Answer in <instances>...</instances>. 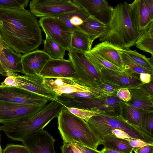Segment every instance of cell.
Returning <instances> with one entry per match:
<instances>
[{"instance_id":"obj_1","label":"cell","mask_w":153,"mask_h":153,"mask_svg":"<svg viewBox=\"0 0 153 153\" xmlns=\"http://www.w3.org/2000/svg\"><path fill=\"white\" fill-rule=\"evenodd\" d=\"M0 35L9 47L24 54L37 49L43 41L36 17L25 8H0Z\"/></svg>"},{"instance_id":"obj_2","label":"cell","mask_w":153,"mask_h":153,"mask_svg":"<svg viewBox=\"0 0 153 153\" xmlns=\"http://www.w3.org/2000/svg\"><path fill=\"white\" fill-rule=\"evenodd\" d=\"M64 107L56 100L52 101L36 113L3 122L0 130L11 140L21 141L25 137L43 129L53 119L58 117Z\"/></svg>"},{"instance_id":"obj_3","label":"cell","mask_w":153,"mask_h":153,"mask_svg":"<svg viewBox=\"0 0 153 153\" xmlns=\"http://www.w3.org/2000/svg\"><path fill=\"white\" fill-rule=\"evenodd\" d=\"M104 33L99 38L120 50L129 49L135 45L140 34L134 29L131 19L128 4L126 1L117 4L114 8Z\"/></svg>"},{"instance_id":"obj_4","label":"cell","mask_w":153,"mask_h":153,"mask_svg":"<svg viewBox=\"0 0 153 153\" xmlns=\"http://www.w3.org/2000/svg\"><path fill=\"white\" fill-rule=\"evenodd\" d=\"M58 119V128L63 144L77 143L94 150L102 140L87 123L70 112L64 106Z\"/></svg>"},{"instance_id":"obj_5","label":"cell","mask_w":153,"mask_h":153,"mask_svg":"<svg viewBox=\"0 0 153 153\" xmlns=\"http://www.w3.org/2000/svg\"><path fill=\"white\" fill-rule=\"evenodd\" d=\"M90 127L102 140L113 129L122 130L132 138L153 143V136L142 127L130 123L121 115L110 116L98 114L87 122Z\"/></svg>"},{"instance_id":"obj_6","label":"cell","mask_w":153,"mask_h":153,"mask_svg":"<svg viewBox=\"0 0 153 153\" xmlns=\"http://www.w3.org/2000/svg\"><path fill=\"white\" fill-rule=\"evenodd\" d=\"M56 100L65 107L85 109L98 114L114 116L121 115L125 102L116 94L92 98H70L59 95Z\"/></svg>"},{"instance_id":"obj_7","label":"cell","mask_w":153,"mask_h":153,"mask_svg":"<svg viewBox=\"0 0 153 153\" xmlns=\"http://www.w3.org/2000/svg\"><path fill=\"white\" fill-rule=\"evenodd\" d=\"M68 51L69 59L79 76L77 83L88 87L97 88L102 82L100 73L85 57V53L72 49Z\"/></svg>"},{"instance_id":"obj_8","label":"cell","mask_w":153,"mask_h":153,"mask_svg":"<svg viewBox=\"0 0 153 153\" xmlns=\"http://www.w3.org/2000/svg\"><path fill=\"white\" fill-rule=\"evenodd\" d=\"M29 7L31 13L40 18L56 17L80 8L70 0H32Z\"/></svg>"},{"instance_id":"obj_9","label":"cell","mask_w":153,"mask_h":153,"mask_svg":"<svg viewBox=\"0 0 153 153\" xmlns=\"http://www.w3.org/2000/svg\"><path fill=\"white\" fill-rule=\"evenodd\" d=\"M40 26L48 37L66 51L71 49L72 32L55 17L41 18Z\"/></svg>"},{"instance_id":"obj_10","label":"cell","mask_w":153,"mask_h":153,"mask_svg":"<svg viewBox=\"0 0 153 153\" xmlns=\"http://www.w3.org/2000/svg\"><path fill=\"white\" fill-rule=\"evenodd\" d=\"M0 101L39 106L45 105L48 101L38 94L19 87L0 86Z\"/></svg>"},{"instance_id":"obj_11","label":"cell","mask_w":153,"mask_h":153,"mask_svg":"<svg viewBox=\"0 0 153 153\" xmlns=\"http://www.w3.org/2000/svg\"><path fill=\"white\" fill-rule=\"evenodd\" d=\"M17 87L38 94L48 101L56 100L58 95L49 89L44 82V78L39 74L20 75L15 73Z\"/></svg>"},{"instance_id":"obj_12","label":"cell","mask_w":153,"mask_h":153,"mask_svg":"<svg viewBox=\"0 0 153 153\" xmlns=\"http://www.w3.org/2000/svg\"><path fill=\"white\" fill-rule=\"evenodd\" d=\"M39 75L45 79L72 78L76 82L79 78L73 64L69 59H51L45 65Z\"/></svg>"},{"instance_id":"obj_13","label":"cell","mask_w":153,"mask_h":153,"mask_svg":"<svg viewBox=\"0 0 153 153\" xmlns=\"http://www.w3.org/2000/svg\"><path fill=\"white\" fill-rule=\"evenodd\" d=\"M100 73L102 82L119 89L138 88L143 84L140 78L129 74L125 70L119 71L102 68Z\"/></svg>"},{"instance_id":"obj_14","label":"cell","mask_w":153,"mask_h":153,"mask_svg":"<svg viewBox=\"0 0 153 153\" xmlns=\"http://www.w3.org/2000/svg\"><path fill=\"white\" fill-rule=\"evenodd\" d=\"M129 12L133 26L140 35L153 22L146 0H135L128 4Z\"/></svg>"},{"instance_id":"obj_15","label":"cell","mask_w":153,"mask_h":153,"mask_svg":"<svg viewBox=\"0 0 153 153\" xmlns=\"http://www.w3.org/2000/svg\"><path fill=\"white\" fill-rule=\"evenodd\" d=\"M55 141L48 132L42 129L25 137L21 141L30 153H55Z\"/></svg>"},{"instance_id":"obj_16","label":"cell","mask_w":153,"mask_h":153,"mask_svg":"<svg viewBox=\"0 0 153 153\" xmlns=\"http://www.w3.org/2000/svg\"><path fill=\"white\" fill-rule=\"evenodd\" d=\"M45 106L21 104L0 101V123H2L33 114L42 109Z\"/></svg>"},{"instance_id":"obj_17","label":"cell","mask_w":153,"mask_h":153,"mask_svg":"<svg viewBox=\"0 0 153 153\" xmlns=\"http://www.w3.org/2000/svg\"><path fill=\"white\" fill-rule=\"evenodd\" d=\"M79 6L84 9L90 16L106 25L111 18L114 8L105 0H73Z\"/></svg>"},{"instance_id":"obj_18","label":"cell","mask_w":153,"mask_h":153,"mask_svg":"<svg viewBox=\"0 0 153 153\" xmlns=\"http://www.w3.org/2000/svg\"><path fill=\"white\" fill-rule=\"evenodd\" d=\"M22 56L15 52L4 42L0 53V75L7 77L9 72L23 74Z\"/></svg>"},{"instance_id":"obj_19","label":"cell","mask_w":153,"mask_h":153,"mask_svg":"<svg viewBox=\"0 0 153 153\" xmlns=\"http://www.w3.org/2000/svg\"><path fill=\"white\" fill-rule=\"evenodd\" d=\"M51 59L50 56L43 50H37L24 54L22 61L23 74H39L45 65Z\"/></svg>"},{"instance_id":"obj_20","label":"cell","mask_w":153,"mask_h":153,"mask_svg":"<svg viewBox=\"0 0 153 153\" xmlns=\"http://www.w3.org/2000/svg\"><path fill=\"white\" fill-rule=\"evenodd\" d=\"M114 66L124 70L120 55V50L105 42L95 45L90 50Z\"/></svg>"},{"instance_id":"obj_21","label":"cell","mask_w":153,"mask_h":153,"mask_svg":"<svg viewBox=\"0 0 153 153\" xmlns=\"http://www.w3.org/2000/svg\"><path fill=\"white\" fill-rule=\"evenodd\" d=\"M131 98L127 103L146 114L153 113V97L143 92L139 88L128 89Z\"/></svg>"},{"instance_id":"obj_22","label":"cell","mask_w":153,"mask_h":153,"mask_svg":"<svg viewBox=\"0 0 153 153\" xmlns=\"http://www.w3.org/2000/svg\"><path fill=\"white\" fill-rule=\"evenodd\" d=\"M79 7L77 10L54 17L73 32L90 16L84 9Z\"/></svg>"},{"instance_id":"obj_23","label":"cell","mask_w":153,"mask_h":153,"mask_svg":"<svg viewBox=\"0 0 153 153\" xmlns=\"http://www.w3.org/2000/svg\"><path fill=\"white\" fill-rule=\"evenodd\" d=\"M106 25L93 16H90L78 27V29L83 32L93 43L96 39L100 38L104 33Z\"/></svg>"},{"instance_id":"obj_24","label":"cell","mask_w":153,"mask_h":153,"mask_svg":"<svg viewBox=\"0 0 153 153\" xmlns=\"http://www.w3.org/2000/svg\"><path fill=\"white\" fill-rule=\"evenodd\" d=\"M102 140V145L104 147L124 153H132L134 149L129 145L126 140L117 137L113 135H105Z\"/></svg>"},{"instance_id":"obj_25","label":"cell","mask_w":153,"mask_h":153,"mask_svg":"<svg viewBox=\"0 0 153 153\" xmlns=\"http://www.w3.org/2000/svg\"><path fill=\"white\" fill-rule=\"evenodd\" d=\"M92 43L87 35L81 30L77 29L72 32L71 49L85 53L91 50Z\"/></svg>"},{"instance_id":"obj_26","label":"cell","mask_w":153,"mask_h":153,"mask_svg":"<svg viewBox=\"0 0 153 153\" xmlns=\"http://www.w3.org/2000/svg\"><path fill=\"white\" fill-rule=\"evenodd\" d=\"M120 55L124 70L129 74L140 78L142 73H147L153 76V71L149 70L140 65L120 50Z\"/></svg>"},{"instance_id":"obj_27","label":"cell","mask_w":153,"mask_h":153,"mask_svg":"<svg viewBox=\"0 0 153 153\" xmlns=\"http://www.w3.org/2000/svg\"><path fill=\"white\" fill-rule=\"evenodd\" d=\"M144 114L138 109L124 102L121 115L131 124L142 127V120Z\"/></svg>"},{"instance_id":"obj_28","label":"cell","mask_w":153,"mask_h":153,"mask_svg":"<svg viewBox=\"0 0 153 153\" xmlns=\"http://www.w3.org/2000/svg\"><path fill=\"white\" fill-rule=\"evenodd\" d=\"M135 45L139 49L153 56V22L149 29L138 38Z\"/></svg>"},{"instance_id":"obj_29","label":"cell","mask_w":153,"mask_h":153,"mask_svg":"<svg viewBox=\"0 0 153 153\" xmlns=\"http://www.w3.org/2000/svg\"><path fill=\"white\" fill-rule=\"evenodd\" d=\"M44 44L42 50L47 54L51 59H64L66 51L65 48L47 37L44 41Z\"/></svg>"},{"instance_id":"obj_30","label":"cell","mask_w":153,"mask_h":153,"mask_svg":"<svg viewBox=\"0 0 153 153\" xmlns=\"http://www.w3.org/2000/svg\"><path fill=\"white\" fill-rule=\"evenodd\" d=\"M84 55L96 71L99 72H100L102 68L114 70L123 71L91 51L85 53Z\"/></svg>"},{"instance_id":"obj_31","label":"cell","mask_w":153,"mask_h":153,"mask_svg":"<svg viewBox=\"0 0 153 153\" xmlns=\"http://www.w3.org/2000/svg\"><path fill=\"white\" fill-rule=\"evenodd\" d=\"M137 63L149 70L153 71V56L148 58L138 53L136 50L132 51L129 48L121 50Z\"/></svg>"},{"instance_id":"obj_32","label":"cell","mask_w":153,"mask_h":153,"mask_svg":"<svg viewBox=\"0 0 153 153\" xmlns=\"http://www.w3.org/2000/svg\"><path fill=\"white\" fill-rule=\"evenodd\" d=\"M44 82L46 85L52 91L57 87L79 84L73 79L70 78L44 79Z\"/></svg>"},{"instance_id":"obj_33","label":"cell","mask_w":153,"mask_h":153,"mask_svg":"<svg viewBox=\"0 0 153 153\" xmlns=\"http://www.w3.org/2000/svg\"><path fill=\"white\" fill-rule=\"evenodd\" d=\"M29 0H0V8L12 9L25 8Z\"/></svg>"},{"instance_id":"obj_34","label":"cell","mask_w":153,"mask_h":153,"mask_svg":"<svg viewBox=\"0 0 153 153\" xmlns=\"http://www.w3.org/2000/svg\"><path fill=\"white\" fill-rule=\"evenodd\" d=\"M65 108L70 112L83 119L86 122L93 116L98 114L97 113L85 109L75 108Z\"/></svg>"},{"instance_id":"obj_35","label":"cell","mask_w":153,"mask_h":153,"mask_svg":"<svg viewBox=\"0 0 153 153\" xmlns=\"http://www.w3.org/2000/svg\"><path fill=\"white\" fill-rule=\"evenodd\" d=\"M142 127L153 136V113L144 114L142 120Z\"/></svg>"},{"instance_id":"obj_36","label":"cell","mask_w":153,"mask_h":153,"mask_svg":"<svg viewBox=\"0 0 153 153\" xmlns=\"http://www.w3.org/2000/svg\"><path fill=\"white\" fill-rule=\"evenodd\" d=\"M2 153H30L28 148L24 145L10 144L2 151Z\"/></svg>"},{"instance_id":"obj_37","label":"cell","mask_w":153,"mask_h":153,"mask_svg":"<svg viewBox=\"0 0 153 153\" xmlns=\"http://www.w3.org/2000/svg\"><path fill=\"white\" fill-rule=\"evenodd\" d=\"M60 95L70 98H92L102 96L90 92L82 91L62 94Z\"/></svg>"},{"instance_id":"obj_38","label":"cell","mask_w":153,"mask_h":153,"mask_svg":"<svg viewBox=\"0 0 153 153\" xmlns=\"http://www.w3.org/2000/svg\"><path fill=\"white\" fill-rule=\"evenodd\" d=\"M111 96L116 94L119 89L110 84L102 82L98 85V87Z\"/></svg>"},{"instance_id":"obj_39","label":"cell","mask_w":153,"mask_h":153,"mask_svg":"<svg viewBox=\"0 0 153 153\" xmlns=\"http://www.w3.org/2000/svg\"><path fill=\"white\" fill-rule=\"evenodd\" d=\"M117 96L123 101L126 102L131 99V94L128 89L126 88L119 89L117 92Z\"/></svg>"},{"instance_id":"obj_40","label":"cell","mask_w":153,"mask_h":153,"mask_svg":"<svg viewBox=\"0 0 153 153\" xmlns=\"http://www.w3.org/2000/svg\"><path fill=\"white\" fill-rule=\"evenodd\" d=\"M132 147L135 148L140 147L146 145H153L152 143H147L142 140L136 139H125Z\"/></svg>"},{"instance_id":"obj_41","label":"cell","mask_w":153,"mask_h":153,"mask_svg":"<svg viewBox=\"0 0 153 153\" xmlns=\"http://www.w3.org/2000/svg\"><path fill=\"white\" fill-rule=\"evenodd\" d=\"M139 88L149 96L153 97V80L148 83H143Z\"/></svg>"},{"instance_id":"obj_42","label":"cell","mask_w":153,"mask_h":153,"mask_svg":"<svg viewBox=\"0 0 153 153\" xmlns=\"http://www.w3.org/2000/svg\"><path fill=\"white\" fill-rule=\"evenodd\" d=\"M7 76L4 80L1 83L0 86L1 87H17V84L14 76Z\"/></svg>"},{"instance_id":"obj_43","label":"cell","mask_w":153,"mask_h":153,"mask_svg":"<svg viewBox=\"0 0 153 153\" xmlns=\"http://www.w3.org/2000/svg\"><path fill=\"white\" fill-rule=\"evenodd\" d=\"M109 134L113 135L117 137L123 139L132 138L126 132L119 129L111 130Z\"/></svg>"},{"instance_id":"obj_44","label":"cell","mask_w":153,"mask_h":153,"mask_svg":"<svg viewBox=\"0 0 153 153\" xmlns=\"http://www.w3.org/2000/svg\"><path fill=\"white\" fill-rule=\"evenodd\" d=\"M74 143L76 146L81 151L82 153H102L101 151L93 149L77 143Z\"/></svg>"},{"instance_id":"obj_45","label":"cell","mask_w":153,"mask_h":153,"mask_svg":"<svg viewBox=\"0 0 153 153\" xmlns=\"http://www.w3.org/2000/svg\"><path fill=\"white\" fill-rule=\"evenodd\" d=\"M133 151L135 153H153V145H146L135 148Z\"/></svg>"},{"instance_id":"obj_46","label":"cell","mask_w":153,"mask_h":153,"mask_svg":"<svg viewBox=\"0 0 153 153\" xmlns=\"http://www.w3.org/2000/svg\"><path fill=\"white\" fill-rule=\"evenodd\" d=\"M139 77L140 80L143 84L148 83L153 80V76L148 73H141Z\"/></svg>"},{"instance_id":"obj_47","label":"cell","mask_w":153,"mask_h":153,"mask_svg":"<svg viewBox=\"0 0 153 153\" xmlns=\"http://www.w3.org/2000/svg\"><path fill=\"white\" fill-rule=\"evenodd\" d=\"M62 153H74L71 143L63 144L61 147Z\"/></svg>"},{"instance_id":"obj_48","label":"cell","mask_w":153,"mask_h":153,"mask_svg":"<svg viewBox=\"0 0 153 153\" xmlns=\"http://www.w3.org/2000/svg\"><path fill=\"white\" fill-rule=\"evenodd\" d=\"M151 17L153 19V0H146Z\"/></svg>"},{"instance_id":"obj_49","label":"cell","mask_w":153,"mask_h":153,"mask_svg":"<svg viewBox=\"0 0 153 153\" xmlns=\"http://www.w3.org/2000/svg\"><path fill=\"white\" fill-rule=\"evenodd\" d=\"M101 151L102 153H124L118 151L105 147H104Z\"/></svg>"},{"instance_id":"obj_50","label":"cell","mask_w":153,"mask_h":153,"mask_svg":"<svg viewBox=\"0 0 153 153\" xmlns=\"http://www.w3.org/2000/svg\"><path fill=\"white\" fill-rule=\"evenodd\" d=\"M70 143L71 145L72 149L74 153H82L81 151L76 146L74 143Z\"/></svg>"},{"instance_id":"obj_51","label":"cell","mask_w":153,"mask_h":153,"mask_svg":"<svg viewBox=\"0 0 153 153\" xmlns=\"http://www.w3.org/2000/svg\"><path fill=\"white\" fill-rule=\"evenodd\" d=\"M4 42H3V41L2 40V39L0 40V53L1 51V49L2 48V47L3 44Z\"/></svg>"},{"instance_id":"obj_52","label":"cell","mask_w":153,"mask_h":153,"mask_svg":"<svg viewBox=\"0 0 153 153\" xmlns=\"http://www.w3.org/2000/svg\"><path fill=\"white\" fill-rule=\"evenodd\" d=\"M0 131H1V130H0ZM0 153H2V150L1 149V134H0Z\"/></svg>"},{"instance_id":"obj_53","label":"cell","mask_w":153,"mask_h":153,"mask_svg":"<svg viewBox=\"0 0 153 153\" xmlns=\"http://www.w3.org/2000/svg\"><path fill=\"white\" fill-rule=\"evenodd\" d=\"M1 39V37L0 35V40Z\"/></svg>"}]
</instances>
